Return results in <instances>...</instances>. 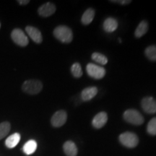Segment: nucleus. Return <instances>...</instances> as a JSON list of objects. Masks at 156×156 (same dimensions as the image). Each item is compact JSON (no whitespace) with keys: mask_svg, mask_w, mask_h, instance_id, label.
Masks as SVG:
<instances>
[{"mask_svg":"<svg viewBox=\"0 0 156 156\" xmlns=\"http://www.w3.org/2000/svg\"><path fill=\"white\" fill-rule=\"evenodd\" d=\"M67 114L64 110H59L56 112L51 117V123L54 127H60L63 126L67 122Z\"/></svg>","mask_w":156,"mask_h":156,"instance_id":"7","label":"nucleus"},{"mask_svg":"<svg viewBox=\"0 0 156 156\" xmlns=\"http://www.w3.org/2000/svg\"><path fill=\"white\" fill-rule=\"evenodd\" d=\"M98 93V88L96 87H86L82 91L81 98L83 101H89L93 99Z\"/></svg>","mask_w":156,"mask_h":156,"instance_id":"12","label":"nucleus"},{"mask_svg":"<svg viewBox=\"0 0 156 156\" xmlns=\"http://www.w3.org/2000/svg\"><path fill=\"white\" fill-rule=\"evenodd\" d=\"M0 28H1V24H0Z\"/></svg>","mask_w":156,"mask_h":156,"instance_id":"26","label":"nucleus"},{"mask_svg":"<svg viewBox=\"0 0 156 156\" xmlns=\"http://www.w3.org/2000/svg\"><path fill=\"white\" fill-rule=\"evenodd\" d=\"M43 84L41 81L37 80H29L24 82L22 89L25 93L30 95L38 94L42 90Z\"/></svg>","mask_w":156,"mask_h":156,"instance_id":"2","label":"nucleus"},{"mask_svg":"<svg viewBox=\"0 0 156 156\" xmlns=\"http://www.w3.org/2000/svg\"><path fill=\"white\" fill-rule=\"evenodd\" d=\"M11 37L13 41L20 46H26L28 44V37L21 29H14L11 34Z\"/></svg>","mask_w":156,"mask_h":156,"instance_id":"6","label":"nucleus"},{"mask_svg":"<svg viewBox=\"0 0 156 156\" xmlns=\"http://www.w3.org/2000/svg\"><path fill=\"white\" fill-rule=\"evenodd\" d=\"M108 116L106 112H100L95 116L92 121V124L95 128L100 129L106 124Z\"/></svg>","mask_w":156,"mask_h":156,"instance_id":"11","label":"nucleus"},{"mask_svg":"<svg viewBox=\"0 0 156 156\" xmlns=\"http://www.w3.org/2000/svg\"><path fill=\"white\" fill-rule=\"evenodd\" d=\"M37 149V143L34 140H29L25 144L23 147V151L26 155H31L34 153Z\"/></svg>","mask_w":156,"mask_h":156,"instance_id":"17","label":"nucleus"},{"mask_svg":"<svg viewBox=\"0 0 156 156\" xmlns=\"http://www.w3.org/2000/svg\"><path fill=\"white\" fill-rule=\"evenodd\" d=\"M54 36L59 41L64 44H69L73 38V31L65 25H59L56 27L54 30Z\"/></svg>","mask_w":156,"mask_h":156,"instance_id":"1","label":"nucleus"},{"mask_svg":"<svg viewBox=\"0 0 156 156\" xmlns=\"http://www.w3.org/2000/svg\"><path fill=\"white\" fill-rule=\"evenodd\" d=\"M92 59L101 65H105L108 63V58H106V56L98 52H95L92 54Z\"/></svg>","mask_w":156,"mask_h":156,"instance_id":"20","label":"nucleus"},{"mask_svg":"<svg viewBox=\"0 0 156 156\" xmlns=\"http://www.w3.org/2000/svg\"><path fill=\"white\" fill-rule=\"evenodd\" d=\"M64 153L67 156H76L77 155V147L73 141H67L63 145Z\"/></svg>","mask_w":156,"mask_h":156,"instance_id":"14","label":"nucleus"},{"mask_svg":"<svg viewBox=\"0 0 156 156\" xmlns=\"http://www.w3.org/2000/svg\"><path fill=\"white\" fill-rule=\"evenodd\" d=\"M20 140V134L19 133H14L7 138L5 145L8 148H14L19 143Z\"/></svg>","mask_w":156,"mask_h":156,"instance_id":"15","label":"nucleus"},{"mask_svg":"<svg viewBox=\"0 0 156 156\" xmlns=\"http://www.w3.org/2000/svg\"><path fill=\"white\" fill-rule=\"evenodd\" d=\"M145 55L151 61H156V46H150L145 49Z\"/></svg>","mask_w":156,"mask_h":156,"instance_id":"21","label":"nucleus"},{"mask_svg":"<svg viewBox=\"0 0 156 156\" xmlns=\"http://www.w3.org/2000/svg\"><path fill=\"white\" fill-rule=\"evenodd\" d=\"M10 129L11 125L8 122H4L0 124V140L8 134Z\"/></svg>","mask_w":156,"mask_h":156,"instance_id":"19","label":"nucleus"},{"mask_svg":"<svg viewBox=\"0 0 156 156\" xmlns=\"http://www.w3.org/2000/svg\"><path fill=\"white\" fill-rule=\"evenodd\" d=\"M119 141L123 145L129 148L135 147L139 143L137 136L130 132H126L120 134Z\"/></svg>","mask_w":156,"mask_h":156,"instance_id":"4","label":"nucleus"},{"mask_svg":"<svg viewBox=\"0 0 156 156\" xmlns=\"http://www.w3.org/2000/svg\"><path fill=\"white\" fill-rule=\"evenodd\" d=\"M147 131L148 134H150L151 135H156V117H154V118L152 119L149 123H148Z\"/></svg>","mask_w":156,"mask_h":156,"instance_id":"23","label":"nucleus"},{"mask_svg":"<svg viewBox=\"0 0 156 156\" xmlns=\"http://www.w3.org/2000/svg\"><path fill=\"white\" fill-rule=\"evenodd\" d=\"M143 111L149 114H156V100L153 97H145L141 101Z\"/></svg>","mask_w":156,"mask_h":156,"instance_id":"8","label":"nucleus"},{"mask_svg":"<svg viewBox=\"0 0 156 156\" xmlns=\"http://www.w3.org/2000/svg\"><path fill=\"white\" fill-rule=\"evenodd\" d=\"M87 75L94 79H102L106 75V70L102 67L98 66L93 63H89L86 67Z\"/></svg>","mask_w":156,"mask_h":156,"instance_id":"5","label":"nucleus"},{"mask_svg":"<svg viewBox=\"0 0 156 156\" xmlns=\"http://www.w3.org/2000/svg\"><path fill=\"white\" fill-rule=\"evenodd\" d=\"M148 30V23L146 20L142 21L141 23L138 25L136 27L135 32H134V36L136 38H140L142 36H144L146 33L147 32Z\"/></svg>","mask_w":156,"mask_h":156,"instance_id":"18","label":"nucleus"},{"mask_svg":"<svg viewBox=\"0 0 156 156\" xmlns=\"http://www.w3.org/2000/svg\"><path fill=\"white\" fill-rule=\"evenodd\" d=\"M17 2H18L20 5H28V4L30 2V1H29V0H19V1H17Z\"/></svg>","mask_w":156,"mask_h":156,"instance_id":"25","label":"nucleus"},{"mask_svg":"<svg viewBox=\"0 0 156 156\" xmlns=\"http://www.w3.org/2000/svg\"><path fill=\"white\" fill-rule=\"evenodd\" d=\"M95 17V10L92 8L87 9L86 11L84 12L81 18V22L83 25H89L90 23H92L93 18Z\"/></svg>","mask_w":156,"mask_h":156,"instance_id":"16","label":"nucleus"},{"mask_svg":"<svg viewBox=\"0 0 156 156\" xmlns=\"http://www.w3.org/2000/svg\"><path fill=\"white\" fill-rule=\"evenodd\" d=\"M110 2H112L119 3V4H121V5H128V4L132 2V1H130V0H123V1H110Z\"/></svg>","mask_w":156,"mask_h":156,"instance_id":"24","label":"nucleus"},{"mask_svg":"<svg viewBox=\"0 0 156 156\" xmlns=\"http://www.w3.org/2000/svg\"><path fill=\"white\" fill-rule=\"evenodd\" d=\"M71 73L76 78H80L83 75V70H82L81 65L77 62L73 64L71 67Z\"/></svg>","mask_w":156,"mask_h":156,"instance_id":"22","label":"nucleus"},{"mask_svg":"<svg viewBox=\"0 0 156 156\" xmlns=\"http://www.w3.org/2000/svg\"><path fill=\"white\" fill-rule=\"evenodd\" d=\"M56 7L51 2L45 3L38 8V14L42 17H49L55 12Z\"/></svg>","mask_w":156,"mask_h":156,"instance_id":"9","label":"nucleus"},{"mask_svg":"<svg viewBox=\"0 0 156 156\" xmlns=\"http://www.w3.org/2000/svg\"><path fill=\"white\" fill-rule=\"evenodd\" d=\"M25 31L28 36L30 37V38L36 44H41L43 41L42 35L41 31L38 28H35L33 26H27L25 28Z\"/></svg>","mask_w":156,"mask_h":156,"instance_id":"10","label":"nucleus"},{"mask_svg":"<svg viewBox=\"0 0 156 156\" xmlns=\"http://www.w3.org/2000/svg\"><path fill=\"white\" fill-rule=\"evenodd\" d=\"M103 28L107 33H112L118 28V22L113 17H108L106 19L103 25Z\"/></svg>","mask_w":156,"mask_h":156,"instance_id":"13","label":"nucleus"},{"mask_svg":"<svg viewBox=\"0 0 156 156\" xmlns=\"http://www.w3.org/2000/svg\"><path fill=\"white\" fill-rule=\"evenodd\" d=\"M124 120L134 125H141L144 123V117L135 109H128L124 113Z\"/></svg>","mask_w":156,"mask_h":156,"instance_id":"3","label":"nucleus"}]
</instances>
